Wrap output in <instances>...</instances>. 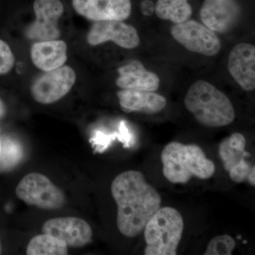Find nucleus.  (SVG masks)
<instances>
[{
	"instance_id": "nucleus-8",
	"label": "nucleus",
	"mask_w": 255,
	"mask_h": 255,
	"mask_svg": "<svg viewBox=\"0 0 255 255\" xmlns=\"http://www.w3.org/2000/svg\"><path fill=\"white\" fill-rule=\"evenodd\" d=\"M33 8L36 18L26 29V37L36 41L58 39L60 35L58 21L64 13L61 1L35 0Z\"/></svg>"
},
{
	"instance_id": "nucleus-3",
	"label": "nucleus",
	"mask_w": 255,
	"mask_h": 255,
	"mask_svg": "<svg viewBox=\"0 0 255 255\" xmlns=\"http://www.w3.org/2000/svg\"><path fill=\"white\" fill-rule=\"evenodd\" d=\"M161 160L164 177L173 184H187L192 177L209 179L216 169L214 162L196 145L170 142L162 150Z\"/></svg>"
},
{
	"instance_id": "nucleus-22",
	"label": "nucleus",
	"mask_w": 255,
	"mask_h": 255,
	"mask_svg": "<svg viewBox=\"0 0 255 255\" xmlns=\"http://www.w3.org/2000/svg\"><path fill=\"white\" fill-rule=\"evenodd\" d=\"M15 63L14 55L9 45L0 40V75L9 73Z\"/></svg>"
},
{
	"instance_id": "nucleus-17",
	"label": "nucleus",
	"mask_w": 255,
	"mask_h": 255,
	"mask_svg": "<svg viewBox=\"0 0 255 255\" xmlns=\"http://www.w3.org/2000/svg\"><path fill=\"white\" fill-rule=\"evenodd\" d=\"M119 77L116 84L122 89L155 92L159 87V77L147 71L140 62L132 60L118 69Z\"/></svg>"
},
{
	"instance_id": "nucleus-25",
	"label": "nucleus",
	"mask_w": 255,
	"mask_h": 255,
	"mask_svg": "<svg viewBox=\"0 0 255 255\" xmlns=\"http://www.w3.org/2000/svg\"><path fill=\"white\" fill-rule=\"evenodd\" d=\"M6 112V107H5L4 102L0 99V119L4 117Z\"/></svg>"
},
{
	"instance_id": "nucleus-24",
	"label": "nucleus",
	"mask_w": 255,
	"mask_h": 255,
	"mask_svg": "<svg viewBox=\"0 0 255 255\" xmlns=\"http://www.w3.org/2000/svg\"><path fill=\"white\" fill-rule=\"evenodd\" d=\"M255 167H253V169L251 172V173L249 174V177H248V181L249 182L250 184H251L252 186L255 187Z\"/></svg>"
},
{
	"instance_id": "nucleus-21",
	"label": "nucleus",
	"mask_w": 255,
	"mask_h": 255,
	"mask_svg": "<svg viewBox=\"0 0 255 255\" xmlns=\"http://www.w3.org/2000/svg\"><path fill=\"white\" fill-rule=\"evenodd\" d=\"M236 246V241L228 235L216 236L209 242L204 255H231Z\"/></svg>"
},
{
	"instance_id": "nucleus-23",
	"label": "nucleus",
	"mask_w": 255,
	"mask_h": 255,
	"mask_svg": "<svg viewBox=\"0 0 255 255\" xmlns=\"http://www.w3.org/2000/svg\"><path fill=\"white\" fill-rule=\"evenodd\" d=\"M155 4L151 0H144L140 4L142 14L145 16H150L155 12Z\"/></svg>"
},
{
	"instance_id": "nucleus-4",
	"label": "nucleus",
	"mask_w": 255,
	"mask_h": 255,
	"mask_svg": "<svg viewBox=\"0 0 255 255\" xmlns=\"http://www.w3.org/2000/svg\"><path fill=\"white\" fill-rule=\"evenodd\" d=\"M180 213L172 207L159 208L144 228L145 255H176L184 231Z\"/></svg>"
},
{
	"instance_id": "nucleus-11",
	"label": "nucleus",
	"mask_w": 255,
	"mask_h": 255,
	"mask_svg": "<svg viewBox=\"0 0 255 255\" xmlns=\"http://www.w3.org/2000/svg\"><path fill=\"white\" fill-rule=\"evenodd\" d=\"M87 41L91 46L112 41L126 49H132L140 44V38L137 30L123 21H103L92 25Z\"/></svg>"
},
{
	"instance_id": "nucleus-1",
	"label": "nucleus",
	"mask_w": 255,
	"mask_h": 255,
	"mask_svg": "<svg viewBox=\"0 0 255 255\" xmlns=\"http://www.w3.org/2000/svg\"><path fill=\"white\" fill-rule=\"evenodd\" d=\"M111 191L117 205L119 231L126 237H136L161 207L160 196L142 172L135 170L119 174Z\"/></svg>"
},
{
	"instance_id": "nucleus-26",
	"label": "nucleus",
	"mask_w": 255,
	"mask_h": 255,
	"mask_svg": "<svg viewBox=\"0 0 255 255\" xmlns=\"http://www.w3.org/2000/svg\"><path fill=\"white\" fill-rule=\"evenodd\" d=\"M1 254V240H0V255Z\"/></svg>"
},
{
	"instance_id": "nucleus-14",
	"label": "nucleus",
	"mask_w": 255,
	"mask_h": 255,
	"mask_svg": "<svg viewBox=\"0 0 255 255\" xmlns=\"http://www.w3.org/2000/svg\"><path fill=\"white\" fill-rule=\"evenodd\" d=\"M228 70L246 91L255 89V47L242 43L233 47L228 58Z\"/></svg>"
},
{
	"instance_id": "nucleus-7",
	"label": "nucleus",
	"mask_w": 255,
	"mask_h": 255,
	"mask_svg": "<svg viewBox=\"0 0 255 255\" xmlns=\"http://www.w3.org/2000/svg\"><path fill=\"white\" fill-rule=\"evenodd\" d=\"M171 33L178 43L194 53L214 56L221 50V41L215 31L194 20L176 23Z\"/></svg>"
},
{
	"instance_id": "nucleus-18",
	"label": "nucleus",
	"mask_w": 255,
	"mask_h": 255,
	"mask_svg": "<svg viewBox=\"0 0 255 255\" xmlns=\"http://www.w3.org/2000/svg\"><path fill=\"white\" fill-rule=\"evenodd\" d=\"M189 0H158L155 12L159 18L174 23L185 22L190 18L192 9Z\"/></svg>"
},
{
	"instance_id": "nucleus-5",
	"label": "nucleus",
	"mask_w": 255,
	"mask_h": 255,
	"mask_svg": "<svg viewBox=\"0 0 255 255\" xmlns=\"http://www.w3.org/2000/svg\"><path fill=\"white\" fill-rule=\"evenodd\" d=\"M20 200L43 210H58L65 204V194L44 174L32 172L25 176L16 188Z\"/></svg>"
},
{
	"instance_id": "nucleus-15",
	"label": "nucleus",
	"mask_w": 255,
	"mask_h": 255,
	"mask_svg": "<svg viewBox=\"0 0 255 255\" xmlns=\"http://www.w3.org/2000/svg\"><path fill=\"white\" fill-rule=\"evenodd\" d=\"M121 108L127 113L141 112L147 114L158 113L167 105L163 96L145 90L123 89L117 93Z\"/></svg>"
},
{
	"instance_id": "nucleus-6",
	"label": "nucleus",
	"mask_w": 255,
	"mask_h": 255,
	"mask_svg": "<svg viewBox=\"0 0 255 255\" xmlns=\"http://www.w3.org/2000/svg\"><path fill=\"white\" fill-rule=\"evenodd\" d=\"M76 81L73 68L63 65L38 77L32 84L33 100L41 105L55 103L68 95Z\"/></svg>"
},
{
	"instance_id": "nucleus-13",
	"label": "nucleus",
	"mask_w": 255,
	"mask_h": 255,
	"mask_svg": "<svg viewBox=\"0 0 255 255\" xmlns=\"http://www.w3.org/2000/svg\"><path fill=\"white\" fill-rule=\"evenodd\" d=\"M240 15L241 8L236 0H205L200 11L203 23L221 33L231 31Z\"/></svg>"
},
{
	"instance_id": "nucleus-10",
	"label": "nucleus",
	"mask_w": 255,
	"mask_h": 255,
	"mask_svg": "<svg viewBox=\"0 0 255 255\" xmlns=\"http://www.w3.org/2000/svg\"><path fill=\"white\" fill-rule=\"evenodd\" d=\"M42 232L64 242L68 248H79L92 241L93 231L85 220L78 217H60L48 220L42 227Z\"/></svg>"
},
{
	"instance_id": "nucleus-16",
	"label": "nucleus",
	"mask_w": 255,
	"mask_h": 255,
	"mask_svg": "<svg viewBox=\"0 0 255 255\" xmlns=\"http://www.w3.org/2000/svg\"><path fill=\"white\" fill-rule=\"evenodd\" d=\"M67 50L66 43L62 40L37 41L31 48V61L37 68L50 71L66 63Z\"/></svg>"
},
{
	"instance_id": "nucleus-12",
	"label": "nucleus",
	"mask_w": 255,
	"mask_h": 255,
	"mask_svg": "<svg viewBox=\"0 0 255 255\" xmlns=\"http://www.w3.org/2000/svg\"><path fill=\"white\" fill-rule=\"evenodd\" d=\"M74 9L90 21H124L132 11L130 0H73Z\"/></svg>"
},
{
	"instance_id": "nucleus-2",
	"label": "nucleus",
	"mask_w": 255,
	"mask_h": 255,
	"mask_svg": "<svg viewBox=\"0 0 255 255\" xmlns=\"http://www.w3.org/2000/svg\"><path fill=\"white\" fill-rule=\"evenodd\" d=\"M184 105L196 120L206 127H226L236 118L234 107L227 96L205 80L191 85Z\"/></svg>"
},
{
	"instance_id": "nucleus-20",
	"label": "nucleus",
	"mask_w": 255,
	"mask_h": 255,
	"mask_svg": "<svg viewBox=\"0 0 255 255\" xmlns=\"http://www.w3.org/2000/svg\"><path fill=\"white\" fill-rule=\"evenodd\" d=\"M23 157V151L21 144L11 138L1 140L0 153V168L8 170L19 163Z\"/></svg>"
},
{
	"instance_id": "nucleus-19",
	"label": "nucleus",
	"mask_w": 255,
	"mask_h": 255,
	"mask_svg": "<svg viewBox=\"0 0 255 255\" xmlns=\"http://www.w3.org/2000/svg\"><path fill=\"white\" fill-rule=\"evenodd\" d=\"M26 253L28 255H67L68 247L54 236L43 233L32 238Z\"/></svg>"
},
{
	"instance_id": "nucleus-9",
	"label": "nucleus",
	"mask_w": 255,
	"mask_h": 255,
	"mask_svg": "<svg viewBox=\"0 0 255 255\" xmlns=\"http://www.w3.org/2000/svg\"><path fill=\"white\" fill-rule=\"evenodd\" d=\"M246 137L239 132H235L224 139L219 145V153L223 167L231 179L236 183L248 180L254 167L246 160V157L251 155L246 151Z\"/></svg>"
},
{
	"instance_id": "nucleus-27",
	"label": "nucleus",
	"mask_w": 255,
	"mask_h": 255,
	"mask_svg": "<svg viewBox=\"0 0 255 255\" xmlns=\"http://www.w3.org/2000/svg\"><path fill=\"white\" fill-rule=\"evenodd\" d=\"M0 153H1V140H0Z\"/></svg>"
}]
</instances>
